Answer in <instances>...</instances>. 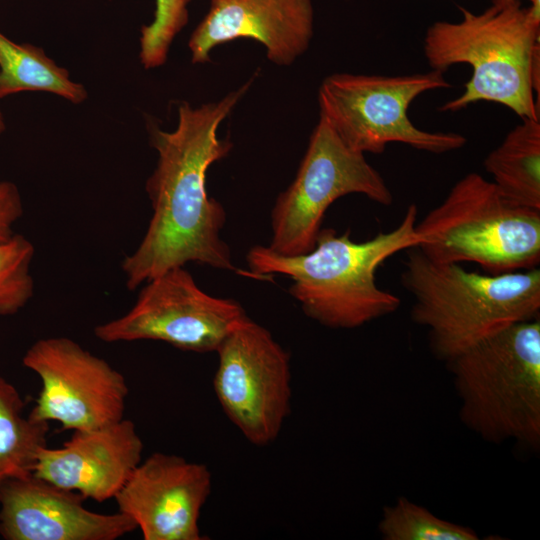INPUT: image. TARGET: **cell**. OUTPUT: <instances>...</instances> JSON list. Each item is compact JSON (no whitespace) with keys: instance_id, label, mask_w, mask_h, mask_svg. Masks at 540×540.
Returning a JSON list of instances; mask_svg holds the SVG:
<instances>
[{"instance_id":"cell-1","label":"cell","mask_w":540,"mask_h":540,"mask_svg":"<svg viewBox=\"0 0 540 540\" xmlns=\"http://www.w3.org/2000/svg\"><path fill=\"white\" fill-rule=\"evenodd\" d=\"M252 81L216 102L199 107L181 102L173 131L147 122L149 143L158 155L145 187L153 214L140 244L122 261L129 290L191 262L257 279L234 265L230 248L221 237L226 212L206 188L209 167L233 147L230 139L218 137V128Z\"/></svg>"},{"instance_id":"cell-2","label":"cell","mask_w":540,"mask_h":540,"mask_svg":"<svg viewBox=\"0 0 540 540\" xmlns=\"http://www.w3.org/2000/svg\"><path fill=\"white\" fill-rule=\"evenodd\" d=\"M418 208L411 204L400 223L355 242L350 231L338 234L321 228L315 246L304 254L286 256L268 246L255 245L246 254L248 268L257 279L273 274L292 280L289 293L304 314L332 329H353L397 311L401 300L381 289L376 272L394 254L415 247Z\"/></svg>"},{"instance_id":"cell-3","label":"cell","mask_w":540,"mask_h":540,"mask_svg":"<svg viewBox=\"0 0 540 540\" xmlns=\"http://www.w3.org/2000/svg\"><path fill=\"white\" fill-rule=\"evenodd\" d=\"M460 9V21L433 23L423 42L432 70L444 72L460 63L472 68L462 94L440 110L455 112L487 101L522 120H540V20L520 2L492 4L479 14Z\"/></svg>"},{"instance_id":"cell-4","label":"cell","mask_w":540,"mask_h":540,"mask_svg":"<svg viewBox=\"0 0 540 540\" xmlns=\"http://www.w3.org/2000/svg\"><path fill=\"white\" fill-rule=\"evenodd\" d=\"M401 282L413 297L412 320L427 328L432 352L448 361L485 337L540 317V270L502 274L437 263L407 249Z\"/></svg>"},{"instance_id":"cell-5","label":"cell","mask_w":540,"mask_h":540,"mask_svg":"<svg viewBox=\"0 0 540 540\" xmlns=\"http://www.w3.org/2000/svg\"><path fill=\"white\" fill-rule=\"evenodd\" d=\"M460 419L484 440L538 448L540 319L511 324L448 361Z\"/></svg>"},{"instance_id":"cell-6","label":"cell","mask_w":540,"mask_h":540,"mask_svg":"<svg viewBox=\"0 0 540 540\" xmlns=\"http://www.w3.org/2000/svg\"><path fill=\"white\" fill-rule=\"evenodd\" d=\"M415 232L416 247L437 263H475L492 275L540 263V210L512 203L476 172L458 180Z\"/></svg>"},{"instance_id":"cell-7","label":"cell","mask_w":540,"mask_h":540,"mask_svg":"<svg viewBox=\"0 0 540 540\" xmlns=\"http://www.w3.org/2000/svg\"><path fill=\"white\" fill-rule=\"evenodd\" d=\"M443 73L329 75L318 91L320 117L350 149L363 154H381L390 143L435 154L458 150L467 142L463 135L421 130L408 116L419 95L451 86Z\"/></svg>"},{"instance_id":"cell-8","label":"cell","mask_w":540,"mask_h":540,"mask_svg":"<svg viewBox=\"0 0 540 540\" xmlns=\"http://www.w3.org/2000/svg\"><path fill=\"white\" fill-rule=\"evenodd\" d=\"M349 194H362L383 206L393 194L365 154L350 149L321 117L315 126L293 182L271 211L268 247L281 255L310 251L330 205Z\"/></svg>"},{"instance_id":"cell-9","label":"cell","mask_w":540,"mask_h":540,"mask_svg":"<svg viewBox=\"0 0 540 540\" xmlns=\"http://www.w3.org/2000/svg\"><path fill=\"white\" fill-rule=\"evenodd\" d=\"M143 285L128 312L94 328L99 340H156L184 351L216 352L247 317L238 301L204 292L184 267L171 268Z\"/></svg>"},{"instance_id":"cell-10","label":"cell","mask_w":540,"mask_h":540,"mask_svg":"<svg viewBox=\"0 0 540 540\" xmlns=\"http://www.w3.org/2000/svg\"><path fill=\"white\" fill-rule=\"evenodd\" d=\"M216 353L213 387L222 410L252 444L272 443L290 412L288 352L247 316Z\"/></svg>"},{"instance_id":"cell-11","label":"cell","mask_w":540,"mask_h":540,"mask_svg":"<svg viewBox=\"0 0 540 540\" xmlns=\"http://www.w3.org/2000/svg\"><path fill=\"white\" fill-rule=\"evenodd\" d=\"M22 362L42 383L29 413L32 418L57 421L62 429L73 431L101 428L124 418L129 392L125 377L74 340H37Z\"/></svg>"},{"instance_id":"cell-12","label":"cell","mask_w":540,"mask_h":540,"mask_svg":"<svg viewBox=\"0 0 540 540\" xmlns=\"http://www.w3.org/2000/svg\"><path fill=\"white\" fill-rule=\"evenodd\" d=\"M210 493L206 465L156 452L140 462L114 499L144 540H201L199 518Z\"/></svg>"},{"instance_id":"cell-13","label":"cell","mask_w":540,"mask_h":540,"mask_svg":"<svg viewBox=\"0 0 540 540\" xmlns=\"http://www.w3.org/2000/svg\"><path fill=\"white\" fill-rule=\"evenodd\" d=\"M79 493L33 474L0 485V535L5 540H116L137 526L127 515L84 507Z\"/></svg>"},{"instance_id":"cell-14","label":"cell","mask_w":540,"mask_h":540,"mask_svg":"<svg viewBox=\"0 0 540 540\" xmlns=\"http://www.w3.org/2000/svg\"><path fill=\"white\" fill-rule=\"evenodd\" d=\"M313 33L311 0H211L188 48L191 62L203 64L218 45L253 39L265 47L269 61L289 66L306 52Z\"/></svg>"},{"instance_id":"cell-15","label":"cell","mask_w":540,"mask_h":540,"mask_svg":"<svg viewBox=\"0 0 540 540\" xmlns=\"http://www.w3.org/2000/svg\"><path fill=\"white\" fill-rule=\"evenodd\" d=\"M144 445L134 422L74 431L59 448L43 447L33 475L57 487L103 502L120 491L142 461Z\"/></svg>"},{"instance_id":"cell-16","label":"cell","mask_w":540,"mask_h":540,"mask_svg":"<svg viewBox=\"0 0 540 540\" xmlns=\"http://www.w3.org/2000/svg\"><path fill=\"white\" fill-rule=\"evenodd\" d=\"M498 191L512 203L540 210V120H523L484 160Z\"/></svg>"},{"instance_id":"cell-17","label":"cell","mask_w":540,"mask_h":540,"mask_svg":"<svg viewBox=\"0 0 540 540\" xmlns=\"http://www.w3.org/2000/svg\"><path fill=\"white\" fill-rule=\"evenodd\" d=\"M47 92L73 104L86 101L84 85L30 43H16L0 32V99L21 92Z\"/></svg>"},{"instance_id":"cell-18","label":"cell","mask_w":540,"mask_h":540,"mask_svg":"<svg viewBox=\"0 0 540 540\" xmlns=\"http://www.w3.org/2000/svg\"><path fill=\"white\" fill-rule=\"evenodd\" d=\"M48 423L26 416L19 391L0 376V485L33 473L39 451L47 446Z\"/></svg>"},{"instance_id":"cell-19","label":"cell","mask_w":540,"mask_h":540,"mask_svg":"<svg viewBox=\"0 0 540 540\" xmlns=\"http://www.w3.org/2000/svg\"><path fill=\"white\" fill-rule=\"evenodd\" d=\"M384 540H477L470 528L443 520L405 497L385 506L378 525Z\"/></svg>"},{"instance_id":"cell-20","label":"cell","mask_w":540,"mask_h":540,"mask_svg":"<svg viewBox=\"0 0 540 540\" xmlns=\"http://www.w3.org/2000/svg\"><path fill=\"white\" fill-rule=\"evenodd\" d=\"M34 252V245L21 234L0 241V316L17 313L33 296Z\"/></svg>"},{"instance_id":"cell-21","label":"cell","mask_w":540,"mask_h":540,"mask_svg":"<svg viewBox=\"0 0 540 540\" xmlns=\"http://www.w3.org/2000/svg\"><path fill=\"white\" fill-rule=\"evenodd\" d=\"M190 1L155 0L153 20L140 30L139 59L144 69L166 63L174 39L188 23Z\"/></svg>"},{"instance_id":"cell-22","label":"cell","mask_w":540,"mask_h":540,"mask_svg":"<svg viewBox=\"0 0 540 540\" xmlns=\"http://www.w3.org/2000/svg\"><path fill=\"white\" fill-rule=\"evenodd\" d=\"M23 214L20 191L11 181H0V241L14 234V224Z\"/></svg>"},{"instance_id":"cell-23","label":"cell","mask_w":540,"mask_h":540,"mask_svg":"<svg viewBox=\"0 0 540 540\" xmlns=\"http://www.w3.org/2000/svg\"><path fill=\"white\" fill-rule=\"evenodd\" d=\"M5 130H6V123H5L3 112L0 109V139L2 135L4 134Z\"/></svg>"},{"instance_id":"cell-24","label":"cell","mask_w":540,"mask_h":540,"mask_svg":"<svg viewBox=\"0 0 540 540\" xmlns=\"http://www.w3.org/2000/svg\"><path fill=\"white\" fill-rule=\"evenodd\" d=\"M493 5H507L515 2H520V0H491Z\"/></svg>"}]
</instances>
